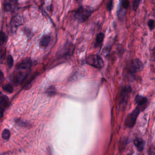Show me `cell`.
Returning <instances> with one entry per match:
<instances>
[{
	"label": "cell",
	"mask_w": 155,
	"mask_h": 155,
	"mask_svg": "<svg viewBox=\"0 0 155 155\" xmlns=\"http://www.w3.org/2000/svg\"><path fill=\"white\" fill-rule=\"evenodd\" d=\"M6 56V53L5 50L0 49V64H2L5 61Z\"/></svg>",
	"instance_id": "obj_19"
},
{
	"label": "cell",
	"mask_w": 155,
	"mask_h": 155,
	"mask_svg": "<svg viewBox=\"0 0 155 155\" xmlns=\"http://www.w3.org/2000/svg\"><path fill=\"white\" fill-rule=\"evenodd\" d=\"M6 40V35L4 32H0V45H2L4 44Z\"/></svg>",
	"instance_id": "obj_23"
},
{
	"label": "cell",
	"mask_w": 155,
	"mask_h": 155,
	"mask_svg": "<svg viewBox=\"0 0 155 155\" xmlns=\"http://www.w3.org/2000/svg\"><path fill=\"white\" fill-rule=\"evenodd\" d=\"M148 155H155V147L151 146L148 152Z\"/></svg>",
	"instance_id": "obj_25"
},
{
	"label": "cell",
	"mask_w": 155,
	"mask_h": 155,
	"mask_svg": "<svg viewBox=\"0 0 155 155\" xmlns=\"http://www.w3.org/2000/svg\"><path fill=\"white\" fill-rule=\"evenodd\" d=\"M17 1H6L3 4V7L4 10L6 11L11 12L15 10Z\"/></svg>",
	"instance_id": "obj_9"
},
{
	"label": "cell",
	"mask_w": 155,
	"mask_h": 155,
	"mask_svg": "<svg viewBox=\"0 0 155 155\" xmlns=\"http://www.w3.org/2000/svg\"><path fill=\"white\" fill-rule=\"evenodd\" d=\"M51 38L48 35H45L42 36L40 41V46L41 48H45L48 47L51 41Z\"/></svg>",
	"instance_id": "obj_10"
},
{
	"label": "cell",
	"mask_w": 155,
	"mask_h": 155,
	"mask_svg": "<svg viewBox=\"0 0 155 155\" xmlns=\"http://www.w3.org/2000/svg\"><path fill=\"white\" fill-rule=\"evenodd\" d=\"M144 64L141 60L136 58L132 60L128 67V72L130 75H133L139 71H141L144 69Z\"/></svg>",
	"instance_id": "obj_3"
},
{
	"label": "cell",
	"mask_w": 155,
	"mask_h": 155,
	"mask_svg": "<svg viewBox=\"0 0 155 155\" xmlns=\"http://www.w3.org/2000/svg\"><path fill=\"white\" fill-rule=\"evenodd\" d=\"M32 66V61L30 58H26L20 61L17 66V70L30 71Z\"/></svg>",
	"instance_id": "obj_8"
},
{
	"label": "cell",
	"mask_w": 155,
	"mask_h": 155,
	"mask_svg": "<svg viewBox=\"0 0 155 155\" xmlns=\"http://www.w3.org/2000/svg\"><path fill=\"white\" fill-rule=\"evenodd\" d=\"M86 62L92 67L98 69L102 68L104 66L103 60L97 55H92L88 56L86 59Z\"/></svg>",
	"instance_id": "obj_4"
},
{
	"label": "cell",
	"mask_w": 155,
	"mask_h": 155,
	"mask_svg": "<svg viewBox=\"0 0 155 155\" xmlns=\"http://www.w3.org/2000/svg\"><path fill=\"white\" fill-rule=\"evenodd\" d=\"M135 102L137 105V107L143 111L148 106V99L145 96L137 95L135 98Z\"/></svg>",
	"instance_id": "obj_7"
},
{
	"label": "cell",
	"mask_w": 155,
	"mask_h": 155,
	"mask_svg": "<svg viewBox=\"0 0 155 155\" xmlns=\"http://www.w3.org/2000/svg\"><path fill=\"white\" fill-rule=\"evenodd\" d=\"M4 110L3 109L0 107V119H1L3 117Z\"/></svg>",
	"instance_id": "obj_28"
},
{
	"label": "cell",
	"mask_w": 155,
	"mask_h": 155,
	"mask_svg": "<svg viewBox=\"0 0 155 155\" xmlns=\"http://www.w3.org/2000/svg\"><path fill=\"white\" fill-rule=\"evenodd\" d=\"M46 93L50 96H53L56 94V90L54 86H50L47 88Z\"/></svg>",
	"instance_id": "obj_16"
},
{
	"label": "cell",
	"mask_w": 155,
	"mask_h": 155,
	"mask_svg": "<svg viewBox=\"0 0 155 155\" xmlns=\"http://www.w3.org/2000/svg\"><path fill=\"white\" fill-rule=\"evenodd\" d=\"M113 8V1H110L107 5V8L109 11H111Z\"/></svg>",
	"instance_id": "obj_26"
},
{
	"label": "cell",
	"mask_w": 155,
	"mask_h": 155,
	"mask_svg": "<svg viewBox=\"0 0 155 155\" xmlns=\"http://www.w3.org/2000/svg\"><path fill=\"white\" fill-rule=\"evenodd\" d=\"M11 77L12 82L15 85L22 84L25 79L29 76V71L17 70Z\"/></svg>",
	"instance_id": "obj_5"
},
{
	"label": "cell",
	"mask_w": 155,
	"mask_h": 155,
	"mask_svg": "<svg viewBox=\"0 0 155 155\" xmlns=\"http://www.w3.org/2000/svg\"><path fill=\"white\" fill-rule=\"evenodd\" d=\"M140 2V0H134L132 1V8H133V11H136L139 7Z\"/></svg>",
	"instance_id": "obj_22"
},
{
	"label": "cell",
	"mask_w": 155,
	"mask_h": 155,
	"mask_svg": "<svg viewBox=\"0 0 155 155\" xmlns=\"http://www.w3.org/2000/svg\"><path fill=\"white\" fill-rule=\"evenodd\" d=\"M120 6L122 7H123L125 9L127 10L128 7L129 6V1H127V0H123L121 1Z\"/></svg>",
	"instance_id": "obj_24"
},
{
	"label": "cell",
	"mask_w": 155,
	"mask_h": 155,
	"mask_svg": "<svg viewBox=\"0 0 155 155\" xmlns=\"http://www.w3.org/2000/svg\"><path fill=\"white\" fill-rule=\"evenodd\" d=\"M133 143L138 151H143L145 146V142L143 139L137 137L134 139Z\"/></svg>",
	"instance_id": "obj_12"
},
{
	"label": "cell",
	"mask_w": 155,
	"mask_h": 155,
	"mask_svg": "<svg viewBox=\"0 0 155 155\" xmlns=\"http://www.w3.org/2000/svg\"><path fill=\"white\" fill-rule=\"evenodd\" d=\"M92 11V10L90 7L86 6H81L75 11L74 17L78 22H85L91 16Z\"/></svg>",
	"instance_id": "obj_1"
},
{
	"label": "cell",
	"mask_w": 155,
	"mask_h": 155,
	"mask_svg": "<svg viewBox=\"0 0 155 155\" xmlns=\"http://www.w3.org/2000/svg\"><path fill=\"white\" fill-rule=\"evenodd\" d=\"M147 25L151 31L154 30L155 28V21L153 19H150L147 22Z\"/></svg>",
	"instance_id": "obj_21"
},
{
	"label": "cell",
	"mask_w": 155,
	"mask_h": 155,
	"mask_svg": "<svg viewBox=\"0 0 155 155\" xmlns=\"http://www.w3.org/2000/svg\"><path fill=\"white\" fill-rule=\"evenodd\" d=\"M9 102V98L6 95H2L0 96V107L3 110L8 106Z\"/></svg>",
	"instance_id": "obj_14"
},
{
	"label": "cell",
	"mask_w": 155,
	"mask_h": 155,
	"mask_svg": "<svg viewBox=\"0 0 155 155\" xmlns=\"http://www.w3.org/2000/svg\"><path fill=\"white\" fill-rule=\"evenodd\" d=\"M104 38H105V34L103 33H100L97 34V35L96 38L95 47L96 48L101 47L103 42Z\"/></svg>",
	"instance_id": "obj_13"
},
{
	"label": "cell",
	"mask_w": 155,
	"mask_h": 155,
	"mask_svg": "<svg viewBox=\"0 0 155 155\" xmlns=\"http://www.w3.org/2000/svg\"><path fill=\"white\" fill-rule=\"evenodd\" d=\"M142 111L137 106L133 111L128 114L125 121V125L128 128H132L136 123L139 114Z\"/></svg>",
	"instance_id": "obj_2"
},
{
	"label": "cell",
	"mask_w": 155,
	"mask_h": 155,
	"mask_svg": "<svg viewBox=\"0 0 155 155\" xmlns=\"http://www.w3.org/2000/svg\"><path fill=\"white\" fill-rule=\"evenodd\" d=\"M4 79V74L3 72L0 71V85L2 83Z\"/></svg>",
	"instance_id": "obj_27"
},
{
	"label": "cell",
	"mask_w": 155,
	"mask_h": 155,
	"mask_svg": "<svg viewBox=\"0 0 155 155\" xmlns=\"http://www.w3.org/2000/svg\"><path fill=\"white\" fill-rule=\"evenodd\" d=\"M2 89L4 91L8 93H12L14 91L11 85L10 84H7V83L4 84L2 86Z\"/></svg>",
	"instance_id": "obj_17"
},
{
	"label": "cell",
	"mask_w": 155,
	"mask_h": 155,
	"mask_svg": "<svg viewBox=\"0 0 155 155\" xmlns=\"http://www.w3.org/2000/svg\"><path fill=\"white\" fill-rule=\"evenodd\" d=\"M6 61H7V65L10 68L13 66V63H14V60H13V57L11 55H8L6 59Z\"/></svg>",
	"instance_id": "obj_20"
},
{
	"label": "cell",
	"mask_w": 155,
	"mask_h": 155,
	"mask_svg": "<svg viewBox=\"0 0 155 155\" xmlns=\"http://www.w3.org/2000/svg\"><path fill=\"white\" fill-rule=\"evenodd\" d=\"M131 91L130 86H126L122 88L120 95V104L122 106H125L126 105Z\"/></svg>",
	"instance_id": "obj_6"
},
{
	"label": "cell",
	"mask_w": 155,
	"mask_h": 155,
	"mask_svg": "<svg viewBox=\"0 0 155 155\" xmlns=\"http://www.w3.org/2000/svg\"><path fill=\"white\" fill-rule=\"evenodd\" d=\"M21 23V18L19 16H16L12 18L11 21V30L13 32H15L17 30L18 26Z\"/></svg>",
	"instance_id": "obj_11"
},
{
	"label": "cell",
	"mask_w": 155,
	"mask_h": 155,
	"mask_svg": "<svg viewBox=\"0 0 155 155\" xmlns=\"http://www.w3.org/2000/svg\"><path fill=\"white\" fill-rule=\"evenodd\" d=\"M11 132L8 129H5L2 133V137L5 140H7L10 138Z\"/></svg>",
	"instance_id": "obj_18"
},
{
	"label": "cell",
	"mask_w": 155,
	"mask_h": 155,
	"mask_svg": "<svg viewBox=\"0 0 155 155\" xmlns=\"http://www.w3.org/2000/svg\"><path fill=\"white\" fill-rule=\"evenodd\" d=\"M1 91H0V95H1Z\"/></svg>",
	"instance_id": "obj_29"
},
{
	"label": "cell",
	"mask_w": 155,
	"mask_h": 155,
	"mask_svg": "<svg viewBox=\"0 0 155 155\" xmlns=\"http://www.w3.org/2000/svg\"><path fill=\"white\" fill-rule=\"evenodd\" d=\"M127 13V9L120 6L119 9L117 11V16L119 19H123L124 18Z\"/></svg>",
	"instance_id": "obj_15"
}]
</instances>
